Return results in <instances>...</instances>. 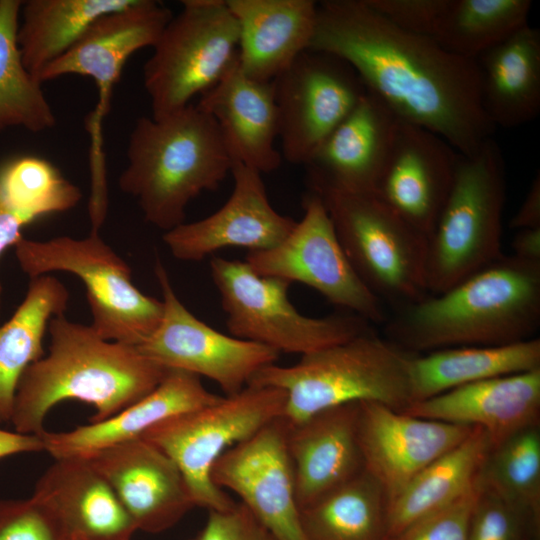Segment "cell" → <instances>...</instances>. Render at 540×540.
Instances as JSON below:
<instances>
[{
	"instance_id": "cell-1",
	"label": "cell",
	"mask_w": 540,
	"mask_h": 540,
	"mask_svg": "<svg viewBox=\"0 0 540 540\" xmlns=\"http://www.w3.org/2000/svg\"><path fill=\"white\" fill-rule=\"evenodd\" d=\"M310 49L347 62L400 121L437 134L461 155L475 154L496 130L476 60L400 29L366 0L320 2Z\"/></svg>"
},
{
	"instance_id": "cell-2",
	"label": "cell",
	"mask_w": 540,
	"mask_h": 540,
	"mask_svg": "<svg viewBox=\"0 0 540 540\" xmlns=\"http://www.w3.org/2000/svg\"><path fill=\"white\" fill-rule=\"evenodd\" d=\"M382 326L384 337L413 354L534 338L540 263L503 254L447 290L393 310Z\"/></svg>"
},
{
	"instance_id": "cell-3",
	"label": "cell",
	"mask_w": 540,
	"mask_h": 540,
	"mask_svg": "<svg viewBox=\"0 0 540 540\" xmlns=\"http://www.w3.org/2000/svg\"><path fill=\"white\" fill-rule=\"evenodd\" d=\"M47 331L48 353L25 370L17 386L10 423L18 433L40 436L48 412L65 400L92 405L89 423L105 420L150 393L169 370L64 314L54 316Z\"/></svg>"
},
{
	"instance_id": "cell-4",
	"label": "cell",
	"mask_w": 540,
	"mask_h": 540,
	"mask_svg": "<svg viewBox=\"0 0 540 540\" xmlns=\"http://www.w3.org/2000/svg\"><path fill=\"white\" fill-rule=\"evenodd\" d=\"M231 167L215 120L189 104L159 119L136 121L119 187L136 199L149 224L167 232L185 222L189 202L217 189Z\"/></svg>"
},
{
	"instance_id": "cell-5",
	"label": "cell",
	"mask_w": 540,
	"mask_h": 540,
	"mask_svg": "<svg viewBox=\"0 0 540 540\" xmlns=\"http://www.w3.org/2000/svg\"><path fill=\"white\" fill-rule=\"evenodd\" d=\"M413 356L371 329L302 355L293 365H269L249 384L284 391L282 419L288 425L320 411L356 402H377L403 412L413 402Z\"/></svg>"
},
{
	"instance_id": "cell-6",
	"label": "cell",
	"mask_w": 540,
	"mask_h": 540,
	"mask_svg": "<svg viewBox=\"0 0 540 540\" xmlns=\"http://www.w3.org/2000/svg\"><path fill=\"white\" fill-rule=\"evenodd\" d=\"M506 191L504 156L493 138L471 156L459 154L450 192L427 237L428 294L447 290L504 254Z\"/></svg>"
},
{
	"instance_id": "cell-7",
	"label": "cell",
	"mask_w": 540,
	"mask_h": 540,
	"mask_svg": "<svg viewBox=\"0 0 540 540\" xmlns=\"http://www.w3.org/2000/svg\"><path fill=\"white\" fill-rule=\"evenodd\" d=\"M21 270L34 279L50 272L76 275L86 287L90 326L103 339L138 347L157 329L163 303L140 291L131 268L99 235L59 236L46 241L23 237L15 246Z\"/></svg>"
},
{
	"instance_id": "cell-8",
	"label": "cell",
	"mask_w": 540,
	"mask_h": 540,
	"mask_svg": "<svg viewBox=\"0 0 540 540\" xmlns=\"http://www.w3.org/2000/svg\"><path fill=\"white\" fill-rule=\"evenodd\" d=\"M309 191L323 201L354 270L386 307L395 310L428 294L425 235L374 193Z\"/></svg>"
},
{
	"instance_id": "cell-9",
	"label": "cell",
	"mask_w": 540,
	"mask_h": 540,
	"mask_svg": "<svg viewBox=\"0 0 540 540\" xmlns=\"http://www.w3.org/2000/svg\"><path fill=\"white\" fill-rule=\"evenodd\" d=\"M285 402L286 395L279 388L248 384L234 395L161 421L140 438L176 464L195 506L226 510L236 502L213 482L215 462L232 446L282 418Z\"/></svg>"
},
{
	"instance_id": "cell-10",
	"label": "cell",
	"mask_w": 540,
	"mask_h": 540,
	"mask_svg": "<svg viewBox=\"0 0 540 540\" xmlns=\"http://www.w3.org/2000/svg\"><path fill=\"white\" fill-rule=\"evenodd\" d=\"M210 272L226 327L236 338L302 356L373 329L347 311L324 317L301 314L288 297L290 282L259 275L246 261L213 256Z\"/></svg>"
},
{
	"instance_id": "cell-11",
	"label": "cell",
	"mask_w": 540,
	"mask_h": 540,
	"mask_svg": "<svg viewBox=\"0 0 540 540\" xmlns=\"http://www.w3.org/2000/svg\"><path fill=\"white\" fill-rule=\"evenodd\" d=\"M239 28L226 0H183L143 67L152 118L188 106L216 85L238 57Z\"/></svg>"
},
{
	"instance_id": "cell-12",
	"label": "cell",
	"mask_w": 540,
	"mask_h": 540,
	"mask_svg": "<svg viewBox=\"0 0 540 540\" xmlns=\"http://www.w3.org/2000/svg\"><path fill=\"white\" fill-rule=\"evenodd\" d=\"M304 214L273 248L248 252L245 261L262 276L305 284L344 311L372 325H383L387 307L360 279L348 260L321 198L303 199Z\"/></svg>"
},
{
	"instance_id": "cell-13",
	"label": "cell",
	"mask_w": 540,
	"mask_h": 540,
	"mask_svg": "<svg viewBox=\"0 0 540 540\" xmlns=\"http://www.w3.org/2000/svg\"><path fill=\"white\" fill-rule=\"evenodd\" d=\"M155 276L162 293L163 315L154 333L136 347L167 369L182 370L214 381L226 394L245 388L280 353L265 345L226 335L193 315L177 297L159 259Z\"/></svg>"
},
{
	"instance_id": "cell-14",
	"label": "cell",
	"mask_w": 540,
	"mask_h": 540,
	"mask_svg": "<svg viewBox=\"0 0 540 540\" xmlns=\"http://www.w3.org/2000/svg\"><path fill=\"white\" fill-rule=\"evenodd\" d=\"M282 157L304 165L367 92L354 69L307 49L273 81Z\"/></svg>"
},
{
	"instance_id": "cell-15",
	"label": "cell",
	"mask_w": 540,
	"mask_h": 540,
	"mask_svg": "<svg viewBox=\"0 0 540 540\" xmlns=\"http://www.w3.org/2000/svg\"><path fill=\"white\" fill-rule=\"evenodd\" d=\"M211 477L219 488L237 494L240 503L279 540H306L282 418L224 452Z\"/></svg>"
},
{
	"instance_id": "cell-16",
	"label": "cell",
	"mask_w": 540,
	"mask_h": 540,
	"mask_svg": "<svg viewBox=\"0 0 540 540\" xmlns=\"http://www.w3.org/2000/svg\"><path fill=\"white\" fill-rule=\"evenodd\" d=\"M172 16L158 1L135 0L126 8L97 18L39 74L41 83L67 74L88 76L95 81L99 100L90 123L93 142H101L100 125L125 62L137 50L153 47Z\"/></svg>"
},
{
	"instance_id": "cell-17",
	"label": "cell",
	"mask_w": 540,
	"mask_h": 540,
	"mask_svg": "<svg viewBox=\"0 0 540 540\" xmlns=\"http://www.w3.org/2000/svg\"><path fill=\"white\" fill-rule=\"evenodd\" d=\"M230 173L233 191L220 209L164 232L162 239L176 259L198 262L229 247L267 250L280 244L294 228L295 220L272 207L262 174L237 161H232Z\"/></svg>"
},
{
	"instance_id": "cell-18",
	"label": "cell",
	"mask_w": 540,
	"mask_h": 540,
	"mask_svg": "<svg viewBox=\"0 0 540 540\" xmlns=\"http://www.w3.org/2000/svg\"><path fill=\"white\" fill-rule=\"evenodd\" d=\"M359 440L364 467L388 504L427 465L450 451L475 426L421 418L377 402H360Z\"/></svg>"
},
{
	"instance_id": "cell-19",
	"label": "cell",
	"mask_w": 540,
	"mask_h": 540,
	"mask_svg": "<svg viewBox=\"0 0 540 540\" xmlns=\"http://www.w3.org/2000/svg\"><path fill=\"white\" fill-rule=\"evenodd\" d=\"M110 485L137 530L163 532L195 507L176 464L143 438L85 457Z\"/></svg>"
},
{
	"instance_id": "cell-20",
	"label": "cell",
	"mask_w": 540,
	"mask_h": 540,
	"mask_svg": "<svg viewBox=\"0 0 540 540\" xmlns=\"http://www.w3.org/2000/svg\"><path fill=\"white\" fill-rule=\"evenodd\" d=\"M458 158L437 134L400 121L374 194L427 238L450 192Z\"/></svg>"
},
{
	"instance_id": "cell-21",
	"label": "cell",
	"mask_w": 540,
	"mask_h": 540,
	"mask_svg": "<svg viewBox=\"0 0 540 540\" xmlns=\"http://www.w3.org/2000/svg\"><path fill=\"white\" fill-rule=\"evenodd\" d=\"M400 120L366 92L303 165L310 190L374 193Z\"/></svg>"
},
{
	"instance_id": "cell-22",
	"label": "cell",
	"mask_w": 540,
	"mask_h": 540,
	"mask_svg": "<svg viewBox=\"0 0 540 540\" xmlns=\"http://www.w3.org/2000/svg\"><path fill=\"white\" fill-rule=\"evenodd\" d=\"M31 498L64 540H131L134 522L106 480L85 458H59L37 480Z\"/></svg>"
},
{
	"instance_id": "cell-23",
	"label": "cell",
	"mask_w": 540,
	"mask_h": 540,
	"mask_svg": "<svg viewBox=\"0 0 540 540\" xmlns=\"http://www.w3.org/2000/svg\"><path fill=\"white\" fill-rule=\"evenodd\" d=\"M359 403L320 411L297 424L285 423L300 509L365 470L359 440Z\"/></svg>"
},
{
	"instance_id": "cell-24",
	"label": "cell",
	"mask_w": 540,
	"mask_h": 540,
	"mask_svg": "<svg viewBox=\"0 0 540 540\" xmlns=\"http://www.w3.org/2000/svg\"><path fill=\"white\" fill-rule=\"evenodd\" d=\"M403 412L481 427L492 449L518 431L539 425L540 369L463 385L414 402Z\"/></svg>"
},
{
	"instance_id": "cell-25",
	"label": "cell",
	"mask_w": 540,
	"mask_h": 540,
	"mask_svg": "<svg viewBox=\"0 0 540 540\" xmlns=\"http://www.w3.org/2000/svg\"><path fill=\"white\" fill-rule=\"evenodd\" d=\"M217 123L232 161L270 173L281 164L275 147L279 117L273 82L247 76L238 61L196 104Z\"/></svg>"
},
{
	"instance_id": "cell-26",
	"label": "cell",
	"mask_w": 540,
	"mask_h": 540,
	"mask_svg": "<svg viewBox=\"0 0 540 540\" xmlns=\"http://www.w3.org/2000/svg\"><path fill=\"white\" fill-rule=\"evenodd\" d=\"M200 377L169 369L162 381L143 398L98 422L66 432L44 431V451L54 459L85 457L119 443L140 438L148 429L180 413L196 410L218 401Z\"/></svg>"
},
{
	"instance_id": "cell-27",
	"label": "cell",
	"mask_w": 540,
	"mask_h": 540,
	"mask_svg": "<svg viewBox=\"0 0 540 540\" xmlns=\"http://www.w3.org/2000/svg\"><path fill=\"white\" fill-rule=\"evenodd\" d=\"M239 28L238 65L249 77L271 82L305 50L316 28L313 0H226Z\"/></svg>"
},
{
	"instance_id": "cell-28",
	"label": "cell",
	"mask_w": 540,
	"mask_h": 540,
	"mask_svg": "<svg viewBox=\"0 0 540 540\" xmlns=\"http://www.w3.org/2000/svg\"><path fill=\"white\" fill-rule=\"evenodd\" d=\"M476 62L485 112L497 127L514 128L540 112V30L527 24Z\"/></svg>"
},
{
	"instance_id": "cell-29",
	"label": "cell",
	"mask_w": 540,
	"mask_h": 540,
	"mask_svg": "<svg viewBox=\"0 0 540 540\" xmlns=\"http://www.w3.org/2000/svg\"><path fill=\"white\" fill-rule=\"evenodd\" d=\"M540 369V339L490 346H460L414 354L413 402L491 378Z\"/></svg>"
},
{
	"instance_id": "cell-30",
	"label": "cell",
	"mask_w": 540,
	"mask_h": 540,
	"mask_svg": "<svg viewBox=\"0 0 540 540\" xmlns=\"http://www.w3.org/2000/svg\"><path fill=\"white\" fill-rule=\"evenodd\" d=\"M490 450L487 433L475 426L465 440L422 469L388 504L389 540L465 494L480 477Z\"/></svg>"
},
{
	"instance_id": "cell-31",
	"label": "cell",
	"mask_w": 540,
	"mask_h": 540,
	"mask_svg": "<svg viewBox=\"0 0 540 540\" xmlns=\"http://www.w3.org/2000/svg\"><path fill=\"white\" fill-rule=\"evenodd\" d=\"M69 292L55 277L30 279L21 304L0 324V423L10 422L18 383L25 370L44 356L49 321L64 314Z\"/></svg>"
},
{
	"instance_id": "cell-32",
	"label": "cell",
	"mask_w": 540,
	"mask_h": 540,
	"mask_svg": "<svg viewBox=\"0 0 540 540\" xmlns=\"http://www.w3.org/2000/svg\"><path fill=\"white\" fill-rule=\"evenodd\" d=\"M135 0H28L22 3L17 43L22 62L38 79L99 17Z\"/></svg>"
},
{
	"instance_id": "cell-33",
	"label": "cell",
	"mask_w": 540,
	"mask_h": 540,
	"mask_svg": "<svg viewBox=\"0 0 540 540\" xmlns=\"http://www.w3.org/2000/svg\"><path fill=\"white\" fill-rule=\"evenodd\" d=\"M388 499L367 472L300 509L306 540H389Z\"/></svg>"
},
{
	"instance_id": "cell-34",
	"label": "cell",
	"mask_w": 540,
	"mask_h": 540,
	"mask_svg": "<svg viewBox=\"0 0 540 540\" xmlns=\"http://www.w3.org/2000/svg\"><path fill=\"white\" fill-rule=\"evenodd\" d=\"M530 0H449L431 36L457 56L476 60L526 26Z\"/></svg>"
},
{
	"instance_id": "cell-35",
	"label": "cell",
	"mask_w": 540,
	"mask_h": 540,
	"mask_svg": "<svg viewBox=\"0 0 540 540\" xmlns=\"http://www.w3.org/2000/svg\"><path fill=\"white\" fill-rule=\"evenodd\" d=\"M22 3L0 0V133L11 127L38 133L56 125L42 83L22 62L17 43Z\"/></svg>"
},
{
	"instance_id": "cell-36",
	"label": "cell",
	"mask_w": 540,
	"mask_h": 540,
	"mask_svg": "<svg viewBox=\"0 0 540 540\" xmlns=\"http://www.w3.org/2000/svg\"><path fill=\"white\" fill-rule=\"evenodd\" d=\"M481 480L524 512L539 530V425L518 431L492 448L483 465Z\"/></svg>"
},
{
	"instance_id": "cell-37",
	"label": "cell",
	"mask_w": 540,
	"mask_h": 540,
	"mask_svg": "<svg viewBox=\"0 0 540 540\" xmlns=\"http://www.w3.org/2000/svg\"><path fill=\"white\" fill-rule=\"evenodd\" d=\"M0 189L9 205L31 223L75 207L80 189L37 156L12 158L0 166Z\"/></svg>"
},
{
	"instance_id": "cell-38",
	"label": "cell",
	"mask_w": 540,
	"mask_h": 540,
	"mask_svg": "<svg viewBox=\"0 0 540 540\" xmlns=\"http://www.w3.org/2000/svg\"><path fill=\"white\" fill-rule=\"evenodd\" d=\"M539 530L520 509L485 486L474 507L468 540H530Z\"/></svg>"
},
{
	"instance_id": "cell-39",
	"label": "cell",
	"mask_w": 540,
	"mask_h": 540,
	"mask_svg": "<svg viewBox=\"0 0 540 540\" xmlns=\"http://www.w3.org/2000/svg\"><path fill=\"white\" fill-rule=\"evenodd\" d=\"M480 491L481 474L461 497L411 524L390 540H468L470 520Z\"/></svg>"
},
{
	"instance_id": "cell-40",
	"label": "cell",
	"mask_w": 540,
	"mask_h": 540,
	"mask_svg": "<svg viewBox=\"0 0 540 540\" xmlns=\"http://www.w3.org/2000/svg\"><path fill=\"white\" fill-rule=\"evenodd\" d=\"M0 540H64L56 523L31 497L0 500Z\"/></svg>"
},
{
	"instance_id": "cell-41",
	"label": "cell",
	"mask_w": 540,
	"mask_h": 540,
	"mask_svg": "<svg viewBox=\"0 0 540 540\" xmlns=\"http://www.w3.org/2000/svg\"><path fill=\"white\" fill-rule=\"evenodd\" d=\"M400 29L431 38L449 0H366Z\"/></svg>"
},
{
	"instance_id": "cell-42",
	"label": "cell",
	"mask_w": 540,
	"mask_h": 540,
	"mask_svg": "<svg viewBox=\"0 0 540 540\" xmlns=\"http://www.w3.org/2000/svg\"><path fill=\"white\" fill-rule=\"evenodd\" d=\"M189 540H279L240 502L209 511L206 523Z\"/></svg>"
},
{
	"instance_id": "cell-43",
	"label": "cell",
	"mask_w": 540,
	"mask_h": 540,
	"mask_svg": "<svg viewBox=\"0 0 540 540\" xmlns=\"http://www.w3.org/2000/svg\"><path fill=\"white\" fill-rule=\"evenodd\" d=\"M31 222L15 211L6 201L0 189V256L10 246H15L23 238V228ZM2 285L0 282V312Z\"/></svg>"
},
{
	"instance_id": "cell-44",
	"label": "cell",
	"mask_w": 540,
	"mask_h": 540,
	"mask_svg": "<svg viewBox=\"0 0 540 540\" xmlns=\"http://www.w3.org/2000/svg\"><path fill=\"white\" fill-rule=\"evenodd\" d=\"M509 227L516 231L540 228V173L537 172Z\"/></svg>"
},
{
	"instance_id": "cell-45",
	"label": "cell",
	"mask_w": 540,
	"mask_h": 540,
	"mask_svg": "<svg viewBox=\"0 0 540 540\" xmlns=\"http://www.w3.org/2000/svg\"><path fill=\"white\" fill-rule=\"evenodd\" d=\"M44 451L41 436L0 429V459L19 453Z\"/></svg>"
},
{
	"instance_id": "cell-46",
	"label": "cell",
	"mask_w": 540,
	"mask_h": 540,
	"mask_svg": "<svg viewBox=\"0 0 540 540\" xmlns=\"http://www.w3.org/2000/svg\"><path fill=\"white\" fill-rule=\"evenodd\" d=\"M511 247V255L514 257L530 263H540V228L518 230Z\"/></svg>"
}]
</instances>
